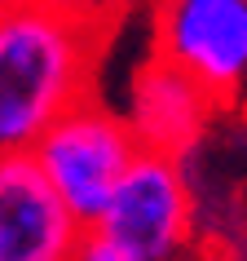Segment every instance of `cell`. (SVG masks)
Masks as SVG:
<instances>
[{
  "label": "cell",
  "mask_w": 247,
  "mask_h": 261,
  "mask_svg": "<svg viewBox=\"0 0 247 261\" xmlns=\"http://www.w3.org/2000/svg\"><path fill=\"white\" fill-rule=\"evenodd\" d=\"M62 5H71V9H80V14L106 22L110 14H119V9H128V5H141V0H62Z\"/></svg>",
  "instance_id": "8"
},
{
  "label": "cell",
  "mask_w": 247,
  "mask_h": 261,
  "mask_svg": "<svg viewBox=\"0 0 247 261\" xmlns=\"http://www.w3.org/2000/svg\"><path fill=\"white\" fill-rule=\"evenodd\" d=\"M194 221H199V199L186 160L141 151L93 230L137 252L141 261H181L190 257Z\"/></svg>",
  "instance_id": "3"
},
{
  "label": "cell",
  "mask_w": 247,
  "mask_h": 261,
  "mask_svg": "<svg viewBox=\"0 0 247 261\" xmlns=\"http://www.w3.org/2000/svg\"><path fill=\"white\" fill-rule=\"evenodd\" d=\"M84 226L57 199L31 151L0 155V261H71Z\"/></svg>",
  "instance_id": "5"
},
{
  "label": "cell",
  "mask_w": 247,
  "mask_h": 261,
  "mask_svg": "<svg viewBox=\"0 0 247 261\" xmlns=\"http://www.w3.org/2000/svg\"><path fill=\"white\" fill-rule=\"evenodd\" d=\"M5 5H9V0H0V9H5Z\"/></svg>",
  "instance_id": "11"
},
{
  "label": "cell",
  "mask_w": 247,
  "mask_h": 261,
  "mask_svg": "<svg viewBox=\"0 0 247 261\" xmlns=\"http://www.w3.org/2000/svg\"><path fill=\"white\" fill-rule=\"evenodd\" d=\"M141 155L133 128L123 124L119 111H110L102 97H84L62 120L44 128V138L31 146V160L40 164L57 199L71 208V217L84 230H93L106 213L115 186Z\"/></svg>",
  "instance_id": "2"
},
{
  "label": "cell",
  "mask_w": 247,
  "mask_h": 261,
  "mask_svg": "<svg viewBox=\"0 0 247 261\" xmlns=\"http://www.w3.org/2000/svg\"><path fill=\"white\" fill-rule=\"evenodd\" d=\"M71 261H141V257L128 252L123 244H115V239H106L102 230H84V239H80Z\"/></svg>",
  "instance_id": "7"
},
{
  "label": "cell",
  "mask_w": 247,
  "mask_h": 261,
  "mask_svg": "<svg viewBox=\"0 0 247 261\" xmlns=\"http://www.w3.org/2000/svg\"><path fill=\"white\" fill-rule=\"evenodd\" d=\"M106 22L62 0H9L0 9V155L31 151L44 128L93 97Z\"/></svg>",
  "instance_id": "1"
},
{
  "label": "cell",
  "mask_w": 247,
  "mask_h": 261,
  "mask_svg": "<svg viewBox=\"0 0 247 261\" xmlns=\"http://www.w3.org/2000/svg\"><path fill=\"white\" fill-rule=\"evenodd\" d=\"M181 261H212V257H181Z\"/></svg>",
  "instance_id": "10"
},
{
  "label": "cell",
  "mask_w": 247,
  "mask_h": 261,
  "mask_svg": "<svg viewBox=\"0 0 247 261\" xmlns=\"http://www.w3.org/2000/svg\"><path fill=\"white\" fill-rule=\"evenodd\" d=\"M217 97L203 84H194L186 71L168 67L164 58L141 62L128 80V107H123V124L133 128L141 151L155 155H186L207 138V128L217 120Z\"/></svg>",
  "instance_id": "6"
},
{
  "label": "cell",
  "mask_w": 247,
  "mask_h": 261,
  "mask_svg": "<svg viewBox=\"0 0 247 261\" xmlns=\"http://www.w3.org/2000/svg\"><path fill=\"white\" fill-rule=\"evenodd\" d=\"M238 102H243V115H247V84H243V93H238Z\"/></svg>",
  "instance_id": "9"
},
{
  "label": "cell",
  "mask_w": 247,
  "mask_h": 261,
  "mask_svg": "<svg viewBox=\"0 0 247 261\" xmlns=\"http://www.w3.org/2000/svg\"><path fill=\"white\" fill-rule=\"evenodd\" d=\"M155 58L234 102L247 84V0H155Z\"/></svg>",
  "instance_id": "4"
}]
</instances>
